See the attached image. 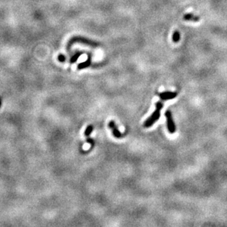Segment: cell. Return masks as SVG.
Segmentation results:
<instances>
[{"label":"cell","mask_w":227,"mask_h":227,"mask_svg":"<svg viewBox=\"0 0 227 227\" xmlns=\"http://www.w3.org/2000/svg\"><path fill=\"white\" fill-rule=\"evenodd\" d=\"M156 109H155L154 112L151 115L149 119H147L146 120L144 123V127L146 128H149L152 126V125L154 124L157 122V121L160 118V113L161 110H162V107H163L164 104L162 101H159L156 102Z\"/></svg>","instance_id":"6da1fadb"},{"label":"cell","mask_w":227,"mask_h":227,"mask_svg":"<svg viewBox=\"0 0 227 227\" xmlns=\"http://www.w3.org/2000/svg\"><path fill=\"white\" fill-rule=\"evenodd\" d=\"M165 116L166 117L167 120V127H168V130L170 134L175 133L177 128H176V125L174 124V120H173L172 114L170 110H167L165 113Z\"/></svg>","instance_id":"7a4b0ae2"},{"label":"cell","mask_w":227,"mask_h":227,"mask_svg":"<svg viewBox=\"0 0 227 227\" xmlns=\"http://www.w3.org/2000/svg\"><path fill=\"white\" fill-rule=\"evenodd\" d=\"M177 95H178L177 92H171V91H163V92L158 93L159 98L163 101L174 99V98L177 96Z\"/></svg>","instance_id":"3957f363"},{"label":"cell","mask_w":227,"mask_h":227,"mask_svg":"<svg viewBox=\"0 0 227 227\" xmlns=\"http://www.w3.org/2000/svg\"><path fill=\"white\" fill-rule=\"evenodd\" d=\"M109 127L113 131V135L115 137H116V138H121V137H122V134L121 133V132L117 128V126H116V124H115L114 121L111 120L109 122Z\"/></svg>","instance_id":"277c9868"},{"label":"cell","mask_w":227,"mask_h":227,"mask_svg":"<svg viewBox=\"0 0 227 227\" xmlns=\"http://www.w3.org/2000/svg\"><path fill=\"white\" fill-rule=\"evenodd\" d=\"M184 20L186 21H192V22H198L200 20V17L199 16H195V15L192 14V13H187L185 14V16H183Z\"/></svg>","instance_id":"5b68a950"},{"label":"cell","mask_w":227,"mask_h":227,"mask_svg":"<svg viewBox=\"0 0 227 227\" xmlns=\"http://www.w3.org/2000/svg\"><path fill=\"white\" fill-rule=\"evenodd\" d=\"M90 65H91V61L90 60H86L85 61V62H82V63L79 64L77 68H78L79 70H81V69H83V68H87V67H88Z\"/></svg>","instance_id":"8992f818"},{"label":"cell","mask_w":227,"mask_h":227,"mask_svg":"<svg viewBox=\"0 0 227 227\" xmlns=\"http://www.w3.org/2000/svg\"><path fill=\"white\" fill-rule=\"evenodd\" d=\"M173 41L174 43H177L180 41V34L179 32V31H174V34H173V37H172Z\"/></svg>","instance_id":"52a82bcc"},{"label":"cell","mask_w":227,"mask_h":227,"mask_svg":"<svg viewBox=\"0 0 227 227\" xmlns=\"http://www.w3.org/2000/svg\"><path fill=\"white\" fill-rule=\"evenodd\" d=\"M93 130V126L92 125H88V126H87V128L85 129V136L88 137L91 134Z\"/></svg>","instance_id":"ba28073f"},{"label":"cell","mask_w":227,"mask_h":227,"mask_svg":"<svg viewBox=\"0 0 227 227\" xmlns=\"http://www.w3.org/2000/svg\"><path fill=\"white\" fill-rule=\"evenodd\" d=\"M80 56V54L78 53V54H76L75 55H74V56L72 57V58L71 59V63H74V62H76V61L77 60L79 59V57Z\"/></svg>","instance_id":"9c48e42d"},{"label":"cell","mask_w":227,"mask_h":227,"mask_svg":"<svg viewBox=\"0 0 227 227\" xmlns=\"http://www.w3.org/2000/svg\"><path fill=\"white\" fill-rule=\"evenodd\" d=\"M58 60H59L60 62H63L65 60V57L62 55H60L59 56H58Z\"/></svg>","instance_id":"30bf717a"},{"label":"cell","mask_w":227,"mask_h":227,"mask_svg":"<svg viewBox=\"0 0 227 227\" xmlns=\"http://www.w3.org/2000/svg\"><path fill=\"white\" fill-rule=\"evenodd\" d=\"M87 142H88V143H91V146H93V145H94V141H93V140L92 138H88L87 139Z\"/></svg>","instance_id":"8fae6325"},{"label":"cell","mask_w":227,"mask_h":227,"mask_svg":"<svg viewBox=\"0 0 227 227\" xmlns=\"http://www.w3.org/2000/svg\"><path fill=\"white\" fill-rule=\"evenodd\" d=\"M1 98H0V107H1Z\"/></svg>","instance_id":"7c38bea8"}]
</instances>
